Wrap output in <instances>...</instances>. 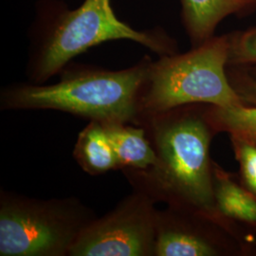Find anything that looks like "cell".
<instances>
[{
  "instance_id": "cell-1",
  "label": "cell",
  "mask_w": 256,
  "mask_h": 256,
  "mask_svg": "<svg viewBox=\"0 0 256 256\" xmlns=\"http://www.w3.org/2000/svg\"><path fill=\"white\" fill-rule=\"evenodd\" d=\"M140 126L146 129L156 160L147 169L122 170L132 189L146 194L156 203L200 210L220 220L210 153L218 133L209 119L208 104L167 110L144 120Z\"/></svg>"
},
{
  "instance_id": "cell-2",
  "label": "cell",
  "mask_w": 256,
  "mask_h": 256,
  "mask_svg": "<svg viewBox=\"0 0 256 256\" xmlns=\"http://www.w3.org/2000/svg\"><path fill=\"white\" fill-rule=\"evenodd\" d=\"M152 59L120 70L66 66L52 84L20 82L0 92V110H56L99 122L137 124L138 100Z\"/></svg>"
},
{
  "instance_id": "cell-3",
  "label": "cell",
  "mask_w": 256,
  "mask_h": 256,
  "mask_svg": "<svg viewBox=\"0 0 256 256\" xmlns=\"http://www.w3.org/2000/svg\"><path fill=\"white\" fill-rule=\"evenodd\" d=\"M229 54L230 37H212L186 54L152 60L140 92L136 126L150 116L187 104L243 106L226 72Z\"/></svg>"
},
{
  "instance_id": "cell-4",
  "label": "cell",
  "mask_w": 256,
  "mask_h": 256,
  "mask_svg": "<svg viewBox=\"0 0 256 256\" xmlns=\"http://www.w3.org/2000/svg\"><path fill=\"white\" fill-rule=\"evenodd\" d=\"M114 40L136 42L160 56L176 54V42L162 32H140L118 19L110 0H84L76 10H64L32 39L26 68L28 82L45 84L76 56Z\"/></svg>"
},
{
  "instance_id": "cell-5",
  "label": "cell",
  "mask_w": 256,
  "mask_h": 256,
  "mask_svg": "<svg viewBox=\"0 0 256 256\" xmlns=\"http://www.w3.org/2000/svg\"><path fill=\"white\" fill-rule=\"evenodd\" d=\"M97 218L74 196L43 200L1 189L0 256H70Z\"/></svg>"
},
{
  "instance_id": "cell-6",
  "label": "cell",
  "mask_w": 256,
  "mask_h": 256,
  "mask_svg": "<svg viewBox=\"0 0 256 256\" xmlns=\"http://www.w3.org/2000/svg\"><path fill=\"white\" fill-rule=\"evenodd\" d=\"M156 202L133 192L84 230L70 256H155Z\"/></svg>"
},
{
  "instance_id": "cell-7",
  "label": "cell",
  "mask_w": 256,
  "mask_h": 256,
  "mask_svg": "<svg viewBox=\"0 0 256 256\" xmlns=\"http://www.w3.org/2000/svg\"><path fill=\"white\" fill-rule=\"evenodd\" d=\"M155 256H256V244L208 214L166 205L156 214Z\"/></svg>"
},
{
  "instance_id": "cell-8",
  "label": "cell",
  "mask_w": 256,
  "mask_h": 256,
  "mask_svg": "<svg viewBox=\"0 0 256 256\" xmlns=\"http://www.w3.org/2000/svg\"><path fill=\"white\" fill-rule=\"evenodd\" d=\"M212 185L220 221L245 241L256 244V194L242 184L238 174L214 160Z\"/></svg>"
},
{
  "instance_id": "cell-9",
  "label": "cell",
  "mask_w": 256,
  "mask_h": 256,
  "mask_svg": "<svg viewBox=\"0 0 256 256\" xmlns=\"http://www.w3.org/2000/svg\"><path fill=\"white\" fill-rule=\"evenodd\" d=\"M184 25L192 48L212 37L216 28L230 14L252 6L256 0H180Z\"/></svg>"
},
{
  "instance_id": "cell-10",
  "label": "cell",
  "mask_w": 256,
  "mask_h": 256,
  "mask_svg": "<svg viewBox=\"0 0 256 256\" xmlns=\"http://www.w3.org/2000/svg\"><path fill=\"white\" fill-rule=\"evenodd\" d=\"M102 126L116 154L119 170H144L155 164V150L144 128L126 122H110Z\"/></svg>"
},
{
  "instance_id": "cell-11",
  "label": "cell",
  "mask_w": 256,
  "mask_h": 256,
  "mask_svg": "<svg viewBox=\"0 0 256 256\" xmlns=\"http://www.w3.org/2000/svg\"><path fill=\"white\" fill-rule=\"evenodd\" d=\"M72 156L82 171L100 176L119 170V164L106 128L99 122L90 120L78 134Z\"/></svg>"
},
{
  "instance_id": "cell-12",
  "label": "cell",
  "mask_w": 256,
  "mask_h": 256,
  "mask_svg": "<svg viewBox=\"0 0 256 256\" xmlns=\"http://www.w3.org/2000/svg\"><path fill=\"white\" fill-rule=\"evenodd\" d=\"M232 149L239 166V180L256 194V144L236 136H229Z\"/></svg>"
},
{
  "instance_id": "cell-13",
  "label": "cell",
  "mask_w": 256,
  "mask_h": 256,
  "mask_svg": "<svg viewBox=\"0 0 256 256\" xmlns=\"http://www.w3.org/2000/svg\"><path fill=\"white\" fill-rule=\"evenodd\" d=\"M228 64L250 66L256 70V28L230 37Z\"/></svg>"
},
{
  "instance_id": "cell-14",
  "label": "cell",
  "mask_w": 256,
  "mask_h": 256,
  "mask_svg": "<svg viewBox=\"0 0 256 256\" xmlns=\"http://www.w3.org/2000/svg\"><path fill=\"white\" fill-rule=\"evenodd\" d=\"M230 82L243 106L256 108V79L248 74H228Z\"/></svg>"
}]
</instances>
